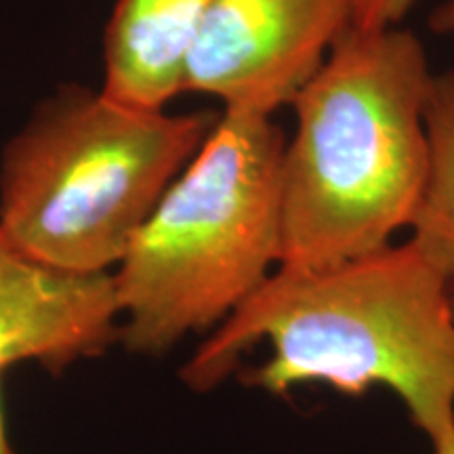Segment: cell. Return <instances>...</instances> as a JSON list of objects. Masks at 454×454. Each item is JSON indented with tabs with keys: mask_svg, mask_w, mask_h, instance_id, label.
Wrapping results in <instances>:
<instances>
[{
	"mask_svg": "<svg viewBox=\"0 0 454 454\" xmlns=\"http://www.w3.org/2000/svg\"><path fill=\"white\" fill-rule=\"evenodd\" d=\"M431 81L423 43L400 26H351L334 43L291 104L278 268L348 263L411 227L427 175Z\"/></svg>",
	"mask_w": 454,
	"mask_h": 454,
	"instance_id": "7a4b0ae2",
	"label": "cell"
},
{
	"mask_svg": "<svg viewBox=\"0 0 454 454\" xmlns=\"http://www.w3.org/2000/svg\"><path fill=\"white\" fill-rule=\"evenodd\" d=\"M284 145L271 116L217 118L112 271L129 351L217 328L278 268Z\"/></svg>",
	"mask_w": 454,
	"mask_h": 454,
	"instance_id": "277c9868",
	"label": "cell"
},
{
	"mask_svg": "<svg viewBox=\"0 0 454 454\" xmlns=\"http://www.w3.org/2000/svg\"><path fill=\"white\" fill-rule=\"evenodd\" d=\"M3 372V371H0ZM0 454H13L11 452L9 440H7V431H4V419H3V408H0Z\"/></svg>",
	"mask_w": 454,
	"mask_h": 454,
	"instance_id": "7c38bea8",
	"label": "cell"
},
{
	"mask_svg": "<svg viewBox=\"0 0 454 454\" xmlns=\"http://www.w3.org/2000/svg\"><path fill=\"white\" fill-rule=\"evenodd\" d=\"M429 26L435 34H454V0H444L431 13Z\"/></svg>",
	"mask_w": 454,
	"mask_h": 454,
	"instance_id": "30bf717a",
	"label": "cell"
},
{
	"mask_svg": "<svg viewBox=\"0 0 454 454\" xmlns=\"http://www.w3.org/2000/svg\"><path fill=\"white\" fill-rule=\"evenodd\" d=\"M427 175L411 240L454 280V74L434 76L425 104Z\"/></svg>",
	"mask_w": 454,
	"mask_h": 454,
	"instance_id": "ba28073f",
	"label": "cell"
},
{
	"mask_svg": "<svg viewBox=\"0 0 454 454\" xmlns=\"http://www.w3.org/2000/svg\"><path fill=\"white\" fill-rule=\"evenodd\" d=\"M118 331L112 274L49 270L0 236V371L20 362L61 368L101 354Z\"/></svg>",
	"mask_w": 454,
	"mask_h": 454,
	"instance_id": "8992f818",
	"label": "cell"
},
{
	"mask_svg": "<svg viewBox=\"0 0 454 454\" xmlns=\"http://www.w3.org/2000/svg\"><path fill=\"white\" fill-rule=\"evenodd\" d=\"M356 0H213L185 67L184 90L225 110L271 116L293 104L354 26Z\"/></svg>",
	"mask_w": 454,
	"mask_h": 454,
	"instance_id": "5b68a950",
	"label": "cell"
},
{
	"mask_svg": "<svg viewBox=\"0 0 454 454\" xmlns=\"http://www.w3.org/2000/svg\"><path fill=\"white\" fill-rule=\"evenodd\" d=\"M417 0H356L354 27L383 30L400 26Z\"/></svg>",
	"mask_w": 454,
	"mask_h": 454,
	"instance_id": "9c48e42d",
	"label": "cell"
},
{
	"mask_svg": "<svg viewBox=\"0 0 454 454\" xmlns=\"http://www.w3.org/2000/svg\"><path fill=\"white\" fill-rule=\"evenodd\" d=\"M268 340L251 383L286 395L325 383L349 395L385 387L429 442L454 427L452 278L412 240L325 270L276 268L184 366L207 391Z\"/></svg>",
	"mask_w": 454,
	"mask_h": 454,
	"instance_id": "6da1fadb",
	"label": "cell"
},
{
	"mask_svg": "<svg viewBox=\"0 0 454 454\" xmlns=\"http://www.w3.org/2000/svg\"><path fill=\"white\" fill-rule=\"evenodd\" d=\"M452 305H454V280H452Z\"/></svg>",
	"mask_w": 454,
	"mask_h": 454,
	"instance_id": "4fadbf2b",
	"label": "cell"
},
{
	"mask_svg": "<svg viewBox=\"0 0 454 454\" xmlns=\"http://www.w3.org/2000/svg\"><path fill=\"white\" fill-rule=\"evenodd\" d=\"M431 448H434V454H454V427L431 442Z\"/></svg>",
	"mask_w": 454,
	"mask_h": 454,
	"instance_id": "8fae6325",
	"label": "cell"
},
{
	"mask_svg": "<svg viewBox=\"0 0 454 454\" xmlns=\"http://www.w3.org/2000/svg\"><path fill=\"white\" fill-rule=\"evenodd\" d=\"M217 118L64 87L0 158V236L44 268L112 274Z\"/></svg>",
	"mask_w": 454,
	"mask_h": 454,
	"instance_id": "3957f363",
	"label": "cell"
},
{
	"mask_svg": "<svg viewBox=\"0 0 454 454\" xmlns=\"http://www.w3.org/2000/svg\"><path fill=\"white\" fill-rule=\"evenodd\" d=\"M213 0H116L106 30L104 93L164 110L184 93L185 67Z\"/></svg>",
	"mask_w": 454,
	"mask_h": 454,
	"instance_id": "52a82bcc",
	"label": "cell"
}]
</instances>
